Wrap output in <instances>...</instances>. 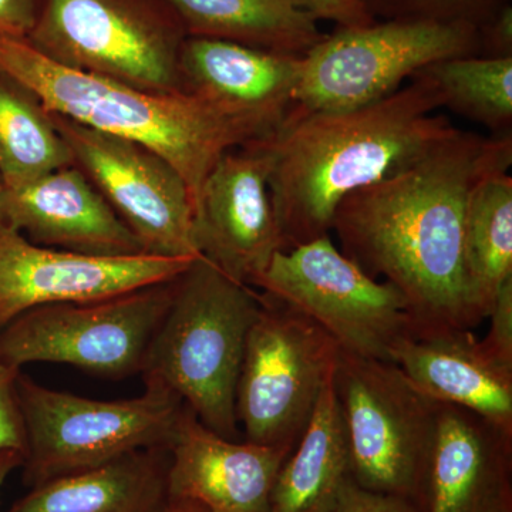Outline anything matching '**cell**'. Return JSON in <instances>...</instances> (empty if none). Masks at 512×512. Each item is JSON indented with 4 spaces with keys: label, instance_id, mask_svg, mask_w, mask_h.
<instances>
[{
    "label": "cell",
    "instance_id": "obj_1",
    "mask_svg": "<svg viewBox=\"0 0 512 512\" xmlns=\"http://www.w3.org/2000/svg\"><path fill=\"white\" fill-rule=\"evenodd\" d=\"M511 164L512 134L460 130L399 173L339 202L332 231L340 251L403 293L416 338L480 325L464 265L468 201L484 177Z\"/></svg>",
    "mask_w": 512,
    "mask_h": 512
},
{
    "label": "cell",
    "instance_id": "obj_2",
    "mask_svg": "<svg viewBox=\"0 0 512 512\" xmlns=\"http://www.w3.org/2000/svg\"><path fill=\"white\" fill-rule=\"evenodd\" d=\"M436 83L417 72L397 92L352 110L299 113L259 146L269 158V190L285 251L330 235L349 194L399 173L458 133Z\"/></svg>",
    "mask_w": 512,
    "mask_h": 512
},
{
    "label": "cell",
    "instance_id": "obj_3",
    "mask_svg": "<svg viewBox=\"0 0 512 512\" xmlns=\"http://www.w3.org/2000/svg\"><path fill=\"white\" fill-rule=\"evenodd\" d=\"M0 72L28 87L50 113L156 151L183 175L195 205L225 153L276 128L185 90L148 92L70 69L26 39L0 37Z\"/></svg>",
    "mask_w": 512,
    "mask_h": 512
},
{
    "label": "cell",
    "instance_id": "obj_4",
    "mask_svg": "<svg viewBox=\"0 0 512 512\" xmlns=\"http://www.w3.org/2000/svg\"><path fill=\"white\" fill-rule=\"evenodd\" d=\"M261 298L258 289L197 256L175 278L170 308L141 367L146 387L174 393L204 426L228 440H241L237 386Z\"/></svg>",
    "mask_w": 512,
    "mask_h": 512
},
{
    "label": "cell",
    "instance_id": "obj_5",
    "mask_svg": "<svg viewBox=\"0 0 512 512\" xmlns=\"http://www.w3.org/2000/svg\"><path fill=\"white\" fill-rule=\"evenodd\" d=\"M18 397L28 488L109 463L146 448H168L185 404L168 390L146 387L141 396L97 400L59 392L20 372Z\"/></svg>",
    "mask_w": 512,
    "mask_h": 512
},
{
    "label": "cell",
    "instance_id": "obj_6",
    "mask_svg": "<svg viewBox=\"0 0 512 512\" xmlns=\"http://www.w3.org/2000/svg\"><path fill=\"white\" fill-rule=\"evenodd\" d=\"M333 393L348 444L350 478L419 508L440 403L393 362L340 349Z\"/></svg>",
    "mask_w": 512,
    "mask_h": 512
},
{
    "label": "cell",
    "instance_id": "obj_7",
    "mask_svg": "<svg viewBox=\"0 0 512 512\" xmlns=\"http://www.w3.org/2000/svg\"><path fill=\"white\" fill-rule=\"evenodd\" d=\"M181 20L165 0H42L28 42L47 59L156 93L183 92Z\"/></svg>",
    "mask_w": 512,
    "mask_h": 512
},
{
    "label": "cell",
    "instance_id": "obj_8",
    "mask_svg": "<svg viewBox=\"0 0 512 512\" xmlns=\"http://www.w3.org/2000/svg\"><path fill=\"white\" fill-rule=\"evenodd\" d=\"M480 56L478 28L431 20H376L336 26L302 57L292 110L323 113L357 109L390 96L430 64Z\"/></svg>",
    "mask_w": 512,
    "mask_h": 512
},
{
    "label": "cell",
    "instance_id": "obj_9",
    "mask_svg": "<svg viewBox=\"0 0 512 512\" xmlns=\"http://www.w3.org/2000/svg\"><path fill=\"white\" fill-rule=\"evenodd\" d=\"M237 386L244 440L295 447L338 363L340 346L311 318L262 293Z\"/></svg>",
    "mask_w": 512,
    "mask_h": 512
},
{
    "label": "cell",
    "instance_id": "obj_10",
    "mask_svg": "<svg viewBox=\"0 0 512 512\" xmlns=\"http://www.w3.org/2000/svg\"><path fill=\"white\" fill-rule=\"evenodd\" d=\"M251 286L302 312L355 355L393 362L397 346L416 338L403 293L367 275L330 235L276 252Z\"/></svg>",
    "mask_w": 512,
    "mask_h": 512
},
{
    "label": "cell",
    "instance_id": "obj_11",
    "mask_svg": "<svg viewBox=\"0 0 512 512\" xmlns=\"http://www.w3.org/2000/svg\"><path fill=\"white\" fill-rule=\"evenodd\" d=\"M174 281L99 301L30 309L0 330V363L19 370L59 363L114 380L136 375L170 308Z\"/></svg>",
    "mask_w": 512,
    "mask_h": 512
},
{
    "label": "cell",
    "instance_id": "obj_12",
    "mask_svg": "<svg viewBox=\"0 0 512 512\" xmlns=\"http://www.w3.org/2000/svg\"><path fill=\"white\" fill-rule=\"evenodd\" d=\"M50 114L72 151L74 165L136 235L144 254L183 259L200 256L194 198L173 165L136 141Z\"/></svg>",
    "mask_w": 512,
    "mask_h": 512
},
{
    "label": "cell",
    "instance_id": "obj_13",
    "mask_svg": "<svg viewBox=\"0 0 512 512\" xmlns=\"http://www.w3.org/2000/svg\"><path fill=\"white\" fill-rule=\"evenodd\" d=\"M194 259L77 254L33 244L0 221V330L37 306L99 301L173 281Z\"/></svg>",
    "mask_w": 512,
    "mask_h": 512
},
{
    "label": "cell",
    "instance_id": "obj_14",
    "mask_svg": "<svg viewBox=\"0 0 512 512\" xmlns=\"http://www.w3.org/2000/svg\"><path fill=\"white\" fill-rule=\"evenodd\" d=\"M268 178L264 148L249 141L214 165L195 205L200 255L239 284L251 286L285 251Z\"/></svg>",
    "mask_w": 512,
    "mask_h": 512
},
{
    "label": "cell",
    "instance_id": "obj_15",
    "mask_svg": "<svg viewBox=\"0 0 512 512\" xmlns=\"http://www.w3.org/2000/svg\"><path fill=\"white\" fill-rule=\"evenodd\" d=\"M0 221L33 244L77 254H144L140 241L77 165L32 183L0 184Z\"/></svg>",
    "mask_w": 512,
    "mask_h": 512
},
{
    "label": "cell",
    "instance_id": "obj_16",
    "mask_svg": "<svg viewBox=\"0 0 512 512\" xmlns=\"http://www.w3.org/2000/svg\"><path fill=\"white\" fill-rule=\"evenodd\" d=\"M293 448L224 439L185 406L170 447L168 495L205 512H268Z\"/></svg>",
    "mask_w": 512,
    "mask_h": 512
},
{
    "label": "cell",
    "instance_id": "obj_17",
    "mask_svg": "<svg viewBox=\"0 0 512 512\" xmlns=\"http://www.w3.org/2000/svg\"><path fill=\"white\" fill-rule=\"evenodd\" d=\"M512 436L441 404L419 512H512Z\"/></svg>",
    "mask_w": 512,
    "mask_h": 512
},
{
    "label": "cell",
    "instance_id": "obj_18",
    "mask_svg": "<svg viewBox=\"0 0 512 512\" xmlns=\"http://www.w3.org/2000/svg\"><path fill=\"white\" fill-rule=\"evenodd\" d=\"M180 72L185 92L278 127L293 106L302 57L187 36Z\"/></svg>",
    "mask_w": 512,
    "mask_h": 512
},
{
    "label": "cell",
    "instance_id": "obj_19",
    "mask_svg": "<svg viewBox=\"0 0 512 512\" xmlns=\"http://www.w3.org/2000/svg\"><path fill=\"white\" fill-rule=\"evenodd\" d=\"M393 362L434 402L476 413L512 436V367L494 359L470 329L403 340Z\"/></svg>",
    "mask_w": 512,
    "mask_h": 512
},
{
    "label": "cell",
    "instance_id": "obj_20",
    "mask_svg": "<svg viewBox=\"0 0 512 512\" xmlns=\"http://www.w3.org/2000/svg\"><path fill=\"white\" fill-rule=\"evenodd\" d=\"M168 448H146L53 478L3 512H161L168 495Z\"/></svg>",
    "mask_w": 512,
    "mask_h": 512
},
{
    "label": "cell",
    "instance_id": "obj_21",
    "mask_svg": "<svg viewBox=\"0 0 512 512\" xmlns=\"http://www.w3.org/2000/svg\"><path fill=\"white\" fill-rule=\"evenodd\" d=\"M191 37L303 57L326 33L303 0H165Z\"/></svg>",
    "mask_w": 512,
    "mask_h": 512
},
{
    "label": "cell",
    "instance_id": "obj_22",
    "mask_svg": "<svg viewBox=\"0 0 512 512\" xmlns=\"http://www.w3.org/2000/svg\"><path fill=\"white\" fill-rule=\"evenodd\" d=\"M332 379L320 394L308 427L279 470L268 512H330L350 478L348 444Z\"/></svg>",
    "mask_w": 512,
    "mask_h": 512
},
{
    "label": "cell",
    "instance_id": "obj_23",
    "mask_svg": "<svg viewBox=\"0 0 512 512\" xmlns=\"http://www.w3.org/2000/svg\"><path fill=\"white\" fill-rule=\"evenodd\" d=\"M464 265L471 303L481 322L512 278V177L508 170L487 175L471 192Z\"/></svg>",
    "mask_w": 512,
    "mask_h": 512
},
{
    "label": "cell",
    "instance_id": "obj_24",
    "mask_svg": "<svg viewBox=\"0 0 512 512\" xmlns=\"http://www.w3.org/2000/svg\"><path fill=\"white\" fill-rule=\"evenodd\" d=\"M74 165L52 114L35 94L0 72V184L15 188Z\"/></svg>",
    "mask_w": 512,
    "mask_h": 512
},
{
    "label": "cell",
    "instance_id": "obj_25",
    "mask_svg": "<svg viewBox=\"0 0 512 512\" xmlns=\"http://www.w3.org/2000/svg\"><path fill=\"white\" fill-rule=\"evenodd\" d=\"M419 72L436 83L443 107L488 128L491 136L512 134V57H456Z\"/></svg>",
    "mask_w": 512,
    "mask_h": 512
},
{
    "label": "cell",
    "instance_id": "obj_26",
    "mask_svg": "<svg viewBox=\"0 0 512 512\" xmlns=\"http://www.w3.org/2000/svg\"><path fill=\"white\" fill-rule=\"evenodd\" d=\"M376 20H431L480 26L512 0H363Z\"/></svg>",
    "mask_w": 512,
    "mask_h": 512
},
{
    "label": "cell",
    "instance_id": "obj_27",
    "mask_svg": "<svg viewBox=\"0 0 512 512\" xmlns=\"http://www.w3.org/2000/svg\"><path fill=\"white\" fill-rule=\"evenodd\" d=\"M20 372L0 363V451L15 450L25 456V424L18 397Z\"/></svg>",
    "mask_w": 512,
    "mask_h": 512
},
{
    "label": "cell",
    "instance_id": "obj_28",
    "mask_svg": "<svg viewBox=\"0 0 512 512\" xmlns=\"http://www.w3.org/2000/svg\"><path fill=\"white\" fill-rule=\"evenodd\" d=\"M487 318L491 320L490 332L481 340L485 350L498 362L512 367V278L498 292Z\"/></svg>",
    "mask_w": 512,
    "mask_h": 512
},
{
    "label": "cell",
    "instance_id": "obj_29",
    "mask_svg": "<svg viewBox=\"0 0 512 512\" xmlns=\"http://www.w3.org/2000/svg\"><path fill=\"white\" fill-rule=\"evenodd\" d=\"M330 512H419V508L406 498L366 490L349 478Z\"/></svg>",
    "mask_w": 512,
    "mask_h": 512
},
{
    "label": "cell",
    "instance_id": "obj_30",
    "mask_svg": "<svg viewBox=\"0 0 512 512\" xmlns=\"http://www.w3.org/2000/svg\"><path fill=\"white\" fill-rule=\"evenodd\" d=\"M480 56L488 59L512 57V3L478 26Z\"/></svg>",
    "mask_w": 512,
    "mask_h": 512
},
{
    "label": "cell",
    "instance_id": "obj_31",
    "mask_svg": "<svg viewBox=\"0 0 512 512\" xmlns=\"http://www.w3.org/2000/svg\"><path fill=\"white\" fill-rule=\"evenodd\" d=\"M319 20H330L340 28H360L376 22L363 0H303Z\"/></svg>",
    "mask_w": 512,
    "mask_h": 512
},
{
    "label": "cell",
    "instance_id": "obj_32",
    "mask_svg": "<svg viewBox=\"0 0 512 512\" xmlns=\"http://www.w3.org/2000/svg\"><path fill=\"white\" fill-rule=\"evenodd\" d=\"M42 0H0V37L28 39Z\"/></svg>",
    "mask_w": 512,
    "mask_h": 512
},
{
    "label": "cell",
    "instance_id": "obj_33",
    "mask_svg": "<svg viewBox=\"0 0 512 512\" xmlns=\"http://www.w3.org/2000/svg\"><path fill=\"white\" fill-rule=\"evenodd\" d=\"M23 463V454L15 450L0 451V494H2L3 485L8 480L13 471L18 470Z\"/></svg>",
    "mask_w": 512,
    "mask_h": 512
},
{
    "label": "cell",
    "instance_id": "obj_34",
    "mask_svg": "<svg viewBox=\"0 0 512 512\" xmlns=\"http://www.w3.org/2000/svg\"><path fill=\"white\" fill-rule=\"evenodd\" d=\"M161 512H205L198 505L188 503V501L170 500L167 507Z\"/></svg>",
    "mask_w": 512,
    "mask_h": 512
}]
</instances>
